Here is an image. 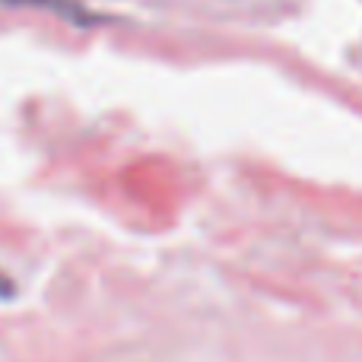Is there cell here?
I'll return each mask as SVG.
<instances>
[{"instance_id": "6da1fadb", "label": "cell", "mask_w": 362, "mask_h": 362, "mask_svg": "<svg viewBox=\"0 0 362 362\" xmlns=\"http://www.w3.org/2000/svg\"><path fill=\"white\" fill-rule=\"evenodd\" d=\"M0 296H4V299H10L13 296V283H10V276H6L4 270H0Z\"/></svg>"}]
</instances>
